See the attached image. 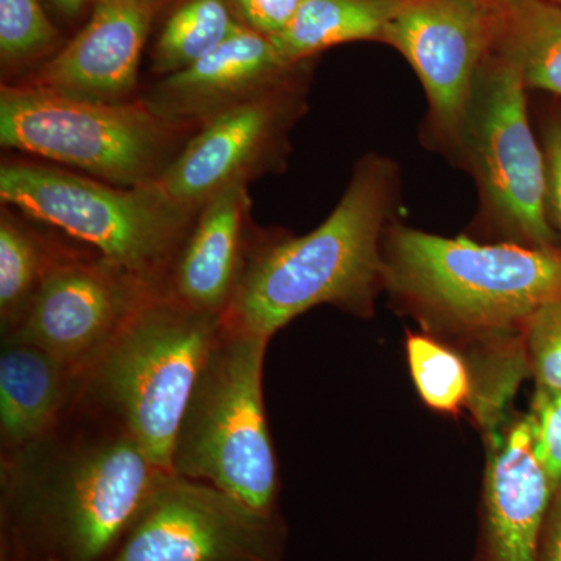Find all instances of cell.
I'll return each instance as SVG.
<instances>
[{"label":"cell","mask_w":561,"mask_h":561,"mask_svg":"<svg viewBox=\"0 0 561 561\" xmlns=\"http://www.w3.org/2000/svg\"><path fill=\"white\" fill-rule=\"evenodd\" d=\"M168 471L124 426L77 400L0 457V561H111Z\"/></svg>","instance_id":"6da1fadb"},{"label":"cell","mask_w":561,"mask_h":561,"mask_svg":"<svg viewBox=\"0 0 561 561\" xmlns=\"http://www.w3.org/2000/svg\"><path fill=\"white\" fill-rule=\"evenodd\" d=\"M401 176L378 153L357 161L345 194L316 230L298 238L261 232L225 327L271 341L301 313L330 305L368 319L382 286V238L394 221Z\"/></svg>","instance_id":"7a4b0ae2"},{"label":"cell","mask_w":561,"mask_h":561,"mask_svg":"<svg viewBox=\"0 0 561 561\" xmlns=\"http://www.w3.org/2000/svg\"><path fill=\"white\" fill-rule=\"evenodd\" d=\"M382 286L426 334L468 348L523 337L535 313L561 302V249L443 238L391 221Z\"/></svg>","instance_id":"3957f363"},{"label":"cell","mask_w":561,"mask_h":561,"mask_svg":"<svg viewBox=\"0 0 561 561\" xmlns=\"http://www.w3.org/2000/svg\"><path fill=\"white\" fill-rule=\"evenodd\" d=\"M0 202L84 243L161 297L201 213L157 183L114 186L50 162L20 160L2 162Z\"/></svg>","instance_id":"277c9868"},{"label":"cell","mask_w":561,"mask_h":561,"mask_svg":"<svg viewBox=\"0 0 561 561\" xmlns=\"http://www.w3.org/2000/svg\"><path fill=\"white\" fill-rule=\"evenodd\" d=\"M268 342L221 321L181 416L172 472L276 513L279 472L262 390Z\"/></svg>","instance_id":"5b68a950"},{"label":"cell","mask_w":561,"mask_h":561,"mask_svg":"<svg viewBox=\"0 0 561 561\" xmlns=\"http://www.w3.org/2000/svg\"><path fill=\"white\" fill-rule=\"evenodd\" d=\"M220 330L219 317L153 298L84 373L79 400L119 421L172 472L181 416Z\"/></svg>","instance_id":"8992f818"},{"label":"cell","mask_w":561,"mask_h":561,"mask_svg":"<svg viewBox=\"0 0 561 561\" xmlns=\"http://www.w3.org/2000/svg\"><path fill=\"white\" fill-rule=\"evenodd\" d=\"M194 135L144 102L66 98L32 84L0 90V144L121 187L158 183Z\"/></svg>","instance_id":"52a82bcc"},{"label":"cell","mask_w":561,"mask_h":561,"mask_svg":"<svg viewBox=\"0 0 561 561\" xmlns=\"http://www.w3.org/2000/svg\"><path fill=\"white\" fill-rule=\"evenodd\" d=\"M526 92L515 66L490 51L472 83L454 158L474 179L479 219L497 242L559 247L545 153L531 130Z\"/></svg>","instance_id":"ba28073f"},{"label":"cell","mask_w":561,"mask_h":561,"mask_svg":"<svg viewBox=\"0 0 561 561\" xmlns=\"http://www.w3.org/2000/svg\"><path fill=\"white\" fill-rule=\"evenodd\" d=\"M279 512L168 472L111 561H284Z\"/></svg>","instance_id":"9c48e42d"},{"label":"cell","mask_w":561,"mask_h":561,"mask_svg":"<svg viewBox=\"0 0 561 561\" xmlns=\"http://www.w3.org/2000/svg\"><path fill=\"white\" fill-rule=\"evenodd\" d=\"M157 297L153 287L102 254L68 247L2 341L39 346L84 375Z\"/></svg>","instance_id":"30bf717a"},{"label":"cell","mask_w":561,"mask_h":561,"mask_svg":"<svg viewBox=\"0 0 561 561\" xmlns=\"http://www.w3.org/2000/svg\"><path fill=\"white\" fill-rule=\"evenodd\" d=\"M308 76L306 62L290 79L206 122L158 186L180 205L201 210L232 184L279 172L290 150V131L308 110Z\"/></svg>","instance_id":"8fae6325"},{"label":"cell","mask_w":561,"mask_h":561,"mask_svg":"<svg viewBox=\"0 0 561 561\" xmlns=\"http://www.w3.org/2000/svg\"><path fill=\"white\" fill-rule=\"evenodd\" d=\"M496 10L483 0H400L382 33L426 92L432 149L456 153L472 83L493 39Z\"/></svg>","instance_id":"7c38bea8"},{"label":"cell","mask_w":561,"mask_h":561,"mask_svg":"<svg viewBox=\"0 0 561 561\" xmlns=\"http://www.w3.org/2000/svg\"><path fill=\"white\" fill-rule=\"evenodd\" d=\"M168 0H101L66 46L24 83L81 101L131 102L140 57Z\"/></svg>","instance_id":"4fadbf2b"},{"label":"cell","mask_w":561,"mask_h":561,"mask_svg":"<svg viewBox=\"0 0 561 561\" xmlns=\"http://www.w3.org/2000/svg\"><path fill=\"white\" fill-rule=\"evenodd\" d=\"M305 65H287L271 38L245 27L201 60L161 77L140 101L162 121L198 130L224 111L290 79Z\"/></svg>","instance_id":"5bb4252c"},{"label":"cell","mask_w":561,"mask_h":561,"mask_svg":"<svg viewBox=\"0 0 561 561\" xmlns=\"http://www.w3.org/2000/svg\"><path fill=\"white\" fill-rule=\"evenodd\" d=\"M483 560L538 561L553 491L531 449L529 416L485 435Z\"/></svg>","instance_id":"9a60e30c"},{"label":"cell","mask_w":561,"mask_h":561,"mask_svg":"<svg viewBox=\"0 0 561 561\" xmlns=\"http://www.w3.org/2000/svg\"><path fill=\"white\" fill-rule=\"evenodd\" d=\"M249 184H232L198 213L162 297L224 319L261 232L251 224Z\"/></svg>","instance_id":"2e32d148"},{"label":"cell","mask_w":561,"mask_h":561,"mask_svg":"<svg viewBox=\"0 0 561 561\" xmlns=\"http://www.w3.org/2000/svg\"><path fill=\"white\" fill-rule=\"evenodd\" d=\"M83 375L31 343L2 341L0 457L38 440L79 400Z\"/></svg>","instance_id":"e0dca14e"},{"label":"cell","mask_w":561,"mask_h":561,"mask_svg":"<svg viewBox=\"0 0 561 561\" xmlns=\"http://www.w3.org/2000/svg\"><path fill=\"white\" fill-rule=\"evenodd\" d=\"M491 54L518 70L527 90L561 98V5L512 0L494 16Z\"/></svg>","instance_id":"ac0fdd59"},{"label":"cell","mask_w":561,"mask_h":561,"mask_svg":"<svg viewBox=\"0 0 561 561\" xmlns=\"http://www.w3.org/2000/svg\"><path fill=\"white\" fill-rule=\"evenodd\" d=\"M400 0H305L283 35L271 38L287 65L354 41H379Z\"/></svg>","instance_id":"d6986e66"},{"label":"cell","mask_w":561,"mask_h":561,"mask_svg":"<svg viewBox=\"0 0 561 561\" xmlns=\"http://www.w3.org/2000/svg\"><path fill=\"white\" fill-rule=\"evenodd\" d=\"M68 247L41 234L3 206L0 214V328L20 323L41 284Z\"/></svg>","instance_id":"ffe728a7"},{"label":"cell","mask_w":561,"mask_h":561,"mask_svg":"<svg viewBox=\"0 0 561 561\" xmlns=\"http://www.w3.org/2000/svg\"><path fill=\"white\" fill-rule=\"evenodd\" d=\"M242 28L232 0H181L162 25L151 70L160 77L179 72Z\"/></svg>","instance_id":"44dd1931"},{"label":"cell","mask_w":561,"mask_h":561,"mask_svg":"<svg viewBox=\"0 0 561 561\" xmlns=\"http://www.w3.org/2000/svg\"><path fill=\"white\" fill-rule=\"evenodd\" d=\"M405 354L413 383L427 408L446 415H459L461 409L470 408L471 368L459 351L426 332H408Z\"/></svg>","instance_id":"7402d4cb"},{"label":"cell","mask_w":561,"mask_h":561,"mask_svg":"<svg viewBox=\"0 0 561 561\" xmlns=\"http://www.w3.org/2000/svg\"><path fill=\"white\" fill-rule=\"evenodd\" d=\"M60 32L41 0H0V61L13 72L58 51Z\"/></svg>","instance_id":"603a6c76"},{"label":"cell","mask_w":561,"mask_h":561,"mask_svg":"<svg viewBox=\"0 0 561 561\" xmlns=\"http://www.w3.org/2000/svg\"><path fill=\"white\" fill-rule=\"evenodd\" d=\"M523 337L537 387L561 390V302L535 313L524 328Z\"/></svg>","instance_id":"cb8c5ba5"},{"label":"cell","mask_w":561,"mask_h":561,"mask_svg":"<svg viewBox=\"0 0 561 561\" xmlns=\"http://www.w3.org/2000/svg\"><path fill=\"white\" fill-rule=\"evenodd\" d=\"M527 416L531 449L557 493L561 489V390L537 387Z\"/></svg>","instance_id":"d4e9b609"},{"label":"cell","mask_w":561,"mask_h":561,"mask_svg":"<svg viewBox=\"0 0 561 561\" xmlns=\"http://www.w3.org/2000/svg\"><path fill=\"white\" fill-rule=\"evenodd\" d=\"M305 0H232L243 27L276 38L290 27Z\"/></svg>","instance_id":"484cf974"},{"label":"cell","mask_w":561,"mask_h":561,"mask_svg":"<svg viewBox=\"0 0 561 561\" xmlns=\"http://www.w3.org/2000/svg\"><path fill=\"white\" fill-rule=\"evenodd\" d=\"M542 153L548 176L549 214L553 227L561 232V117H556L546 124L541 136Z\"/></svg>","instance_id":"4316f807"},{"label":"cell","mask_w":561,"mask_h":561,"mask_svg":"<svg viewBox=\"0 0 561 561\" xmlns=\"http://www.w3.org/2000/svg\"><path fill=\"white\" fill-rule=\"evenodd\" d=\"M561 561V489L553 494L540 546V560Z\"/></svg>","instance_id":"83f0119b"},{"label":"cell","mask_w":561,"mask_h":561,"mask_svg":"<svg viewBox=\"0 0 561 561\" xmlns=\"http://www.w3.org/2000/svg\"><path fill=\"white\" fill-rule=\"evenodd\" d=\"M49 2L65 20L76 21L83 14L91 13L101 0H49Z\"/></svg>","instance_id":"f1b7e54d"},{"label":"cell","mask_w":561,"mask_h":561,"mask_svg":"<svg viewBox=\"0 0 561 561\" xmlns=\"http://www.w3.org/2000/svg\"><path fill=\"white\" fill-rule=\"evenodd\" d=\"M486 5L491 7L493 10L504 9L505 5L512 2V0H483Z\"/></svg>","instance_id":"f546056e"},{"label":"cell","mask_w":561,"mask_h":561,"mask_svg":"<svg viewBox=\"0 0 561 561\" xmlns=\"http://www.w3.org/2000/svg\"><path fill=\"white\" fill-rule=\"evenodd\" d=\"M551 2L559 3V5H561V0H551Z\"/></svg>","instance_id":"4dcf8cb0"}]
</instances>
